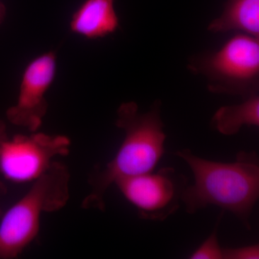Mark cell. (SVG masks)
<instances>
[{"instance_id": "52a82bcc", "label": "cell", "mask_w": 259, "mask_h": 259, "mask_svg": "<svg viewBox=\"0 0 259 259\" xmlns=\"http://www.w3.org/2000/svg\"><path fill=\"white\" fill-rule=\"evenodd\" d=\"M55 53H45L30 61L24 70L16 104L6 112L12 124L30 132L40 128L48 111L46 94L55 79Z\"/></svg>"}, {"instance_id": "3957f363", "label": "cell", "mask_w": 259, "mask_h": 259, "mask_svg": "<svg viewBox=\"0 0 259 259\" xmlns=\"http://www.w3.org/2000/svg\"><path fill=\"white\" fill-rule=\"evenodd\" d=\"M69 170L54 161L32 182L30 190L4 214L0 222V259L18 258L39 234L46 212L64 208L70 197Z\"/></svg>"}, {"instance_id": "9c48e42d", "label": "cell", "mask_w": 259, "mask_h": 259, "mask_svg": "<svg viewBox=\"0 0 259 259\" xmlns=\"http://www.w3.org/2000/svg\"><path fill=\"white\" fill-rule=\"evenodd\" d=\"M208 30L238 31L259 37V0H228L221 16L209 24Z\"/></svg>"}, {"instance_id": "5bb4252c", "label": "cell", "mask_w": 259, "mask_h": 259, "mask_svg": "<svg viewBox=\"0 0 259 259\" xmlns=\"http://www.w3.org/2000/svg\"><path fill=\"white\" fill-rule=\"evenodd\" d=\"M8 192V189H7L6 185L3 183L2 181H0V199L3 198V197ZM3 214V210H2L1 206H0V217Z\"/></svg>"}, {"instance_id": "7a4b0ae2", "label": "cell", "mask_w": 259, "mask_h": 259, "mask_svg": "<svg viewBox=\"0 0 259 259\" xmlns=\"http://www.w3.org/2000/svg\"><path fill=\"white\" fill-rule=\"evenodd\" d=\"M190 166L194 184L187 186L182 202L194 214L214 205L228 210L250 230V216L259 197V158L254 151H241L232 163L209 161L189 149L175 152Z\"/></svg>"}, {"instance_id": "4fadbf2b", "label": "cell", "mask_w": 259, "mask_h": 259, "mask_svg": "<svg viewBox=\"0 0 259 259\" xmlns=\"http://www.w3.org/2000/svg\"><path fill=\"white\" fill-rule=\"evenodd\" d=\"M8 138L6 124H5L4 121L0 120V142L8 139Z\"/></svg>"}, {"instance_id": "ba28073f", "label": "cell", "mask_w": 259, "mask_h": 259, "mask_svg": "<svg viewBox=\"0 0 259 259\" xmlns=\"http://www.w3.org/2000/svg\"><path fill=\"white\" fill-rule=\"evenodd\" d=\"M119 25L115 0H85L72 15L70 28L77 35L97 39L113 33Z\"/></svg>"}, {"instance_id": "7c38bea8", "label": "cell", "mask_w": 259, "mask_h": 259, "mask_svg": "<svg viewBox=\"0 0 259 259\" xmlns=\"http://www.w3.org/2000/svg\"><path fill=\"white\" fill-rule=\"evenodd\" d=\"M223 259H258L259 245L223 248Z\"/></svg>"}, {"instance_id": "5b68a950", "label": "cell", "mask_w": 259, "mask_h": 259, "mask_svg": "<svg viewBox=\"0 0 259 259\" xmlns=\"http://www.w3.org/2000/svg\"><path fill=\"white\" fill-rule=\"evenodd\" d=\"M71 141L65 136L32 132L0 142V173L16 184L28 183L47 171L58 156L69 154Z\"/></svg>"}, {"instance_id": "30bf717a", "label": "cell", "mask_w": 259, "mask_h": 259, "mask_svg": "<svg viewBox=\"0 0 259 259\" xmlns=\"http://www.w3.org/2000/svg\"><path fill=\"white\" fill-rule=\"evenodd\" d=\"M212 128L224 136H235L243 126L259 125L258 95L245 99L239 105L218 109L210 122Z\"/></svg>"}, {"instance_id": "8fae6325", "label": "cell", "mask_w": 259, "mask_h": 259, "mask_svg": "<svg viewBox=\"0 0 259 259\" xmlns=\"http://www.w3.org/2000/svg\"><path fill=\"white\" fill-rule=\"evenodd\" d=\"M218 218L217 226L210 235L189 257L190 259H223V248L220 246L218 230L221 219Z\"/></svg>"}, {"instance_id": "6da1fadb", "label": "cell", "mask_w": 259, "mask_h": 259, "mask_svg": "<svg viewBox=\"0 0 259 259\" xmlns=\"http://www.w3.org/2000/svg\"><path fill=\"white\" fill-rule=\"evenodd\" d=\"M161 106L157 100L144 113L135 102H124L119 107L115 125L125 132V138L115 157L89 177L91 190L82 201L83 209L105 210V196L110 186L120 179L154 170L164 154L166 139Z\"/></svg>"}, {"instance_id": "8992f818", "label": "cell", "mask_w": 259, "mask_h": 259, "mask_svg": "<svg viewBox=\"0 0 259 259\" xmlns=\"http://www.w3.org/2000/svg\"><path fill=\"white\" fill-rule=\"evenodd\" d=\"M187 178L171 167L160 168L115 182L118 190L147 221H165L180 208Z\"/></svg>"}, {"instance_id": "277c9868", "label": "cell", "mask_w": 259, "mask_h": 259, "mask_svg": "<svg viewBox=\"0 0 259 259\" xmlns=\"http://www.w3.org/2000/svg\"><path fill=\"white\" fill-rule=\"evenodd\" d=\"M188 69L206 78L211 93L244 100L258 95L259 37L238 32L215 52L194 56Z\"/></svg>"}, {"instance_id": "9a60e30c", "label": "cell", "mask_w": 259, "mask_h": 259, "mask_svg": "<svg viewBox=\"0 0 259 259\" xmlns=\"http://www.w3.org/2000/svg\"><path fill=\"white\" fill-rule=\"evenodd\" d=\"M6 15V8L3 3L0 2V25L3 23Z\"/></svg>"}]
</instances>
